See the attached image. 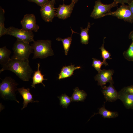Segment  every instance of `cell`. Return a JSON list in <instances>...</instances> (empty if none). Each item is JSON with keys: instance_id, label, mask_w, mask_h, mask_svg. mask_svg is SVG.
Segmentation results:
<instances>
[{"instance_id": "9", "label": "cell", "mask_w": 133, "mask_h": 133, "mask_svg": "<svg viewBox=\"0 0 133 133\" xmlns=\"http://www.w3.org/2000/svg\"><path fill=\"white\" fill-rule=\"evenodd\" d=\"M20 23L22 29L27 31L36 32L39 28V26L36 24L35 16L33 14H27L24 15Z\"/></svg>"}, {"instance_id": "27", "label": "cell", "mask_w": 133, "mask_h": 133, "mask_svg": "<svg viewBox=\"0 0 133 133\" xmlns=\"http://www.w3.org/2000/svg\"><path fill=\"white\" fill-rule=\"evenodd\" d=\"M28 1L34 2L36 3L38 5L41 6L43 4L47 3L49 0H27Z\"/></svg>"}, {"instance_id": "10", "label": "cell", "mask_w": 133, "mask_h": 133, "mask_svg": "<svg viewBox=\"0 0 133 133\" xmlns=\"http://www.w3.org/2000/svg\"><path fill=\"white\" fill-rule=\"evenodd\" d=\"M113 73L112 70L103 69L98 73L94 78L98 81V85L102 86L107 83L113 82L112 76Z\"/></svg>"}, {"instance_id": "13", "label": "cell", "mask_w": 133, "mask_h": 133, "mask_svg": "<svg viewBox=\"0 0 133 133\" xmlns=\"http://www.w3.org/2000/svg\"><path fill=\"white\" fill-rule=\"evenodd\" d=\"M17 90L22 96L23 100V106L21 110L26 107L29 103L39 102L38 100L34 101V100L33 95L30 92V89L29 88H25L24 87H22L18 88Z\"/></svg>"}, {"instance_id": "5", "label": "cell", "mask_w": 133, "mask_h": 133, "mask_svg": "<svg viewBox=\"0 0 133 133\" xmlns=\"http://www.w3.org/2000/svg\"><path fill=\"white\" fill-rule=\"evenodd\" d=\"M118 3L114 1L112 3L109 4H104L100 0H97L95 2L93 11L90 17L94 19L99 18L105 16L107 13L111 12V10L113 8L117 7Z\"/></svg>"}, {"instance_id": "15", "label": "cell", "mask_w": 133, "mask_h": 133, "mask_svg": "<svg viewBox=\"0 0 133 133\" xmlns=\"http://www.w3.org/2000/svg\"><path fill=\"white\" fill-rule=\"evenodd\" d=\"M74 66L72 65L67 66H63L60 73L58 75V79L60 80L70 77L73 75L75 70L81 68L80 66L75 67Z\"/></svg>"}, {"instance_id": "28", "label": "cell", "mask_w": 133, "mask_h": 133, "mask_svg": "<svg viewBox=\"0 0 133 133\" xmlns=\"http://www.w3.org/2000/svg\"><path fill=\"white\" fill-rule=\"evenodd\" d=\"M121 90L130 94L133 95V85L124 87Z\"/></svg>"}, {"instance_id": "30", "label": "cell", "mask_w": 133, "mask_h": 133, "mask_svg": "<svg viewBox=\"0 0 133 133\" xmlns=\"http://www.w3.org/2000/svg\"><path fill=\"white\" fill-rule=\"evenodd\" d=\"M128 4L130 10L133 14V0Z\"/></svg>"}, {"instance_id": "14", "label": "cell", "mask_w": 133, "mask_h": 133, "mask_svg": "<svg viewBox=\"0 0 133 133\" xmlns=\"http://www.w3.org/2000/svg\"><path fill=\"white\" fill-rule=\"evenodd\" d=\"M118 98L125 107L128 109H133V95L121 90L118 92Z\"/></svg>"}, {"instance_id": "16", "label": "cell", "mask_w": 133, "mask_h": 133, "mask_svg": "<svg viewBox=\"0 0 133 133\" xmlns=\"http://www.w3.org/2000/svg\"><path fill=\"white\" fill-rule=\"evenodd\" d=\"M37 70L34 71L33 77H32L33 82L31 86L32 87L35 88V85L36 84L42 83L43 85L45 87V85L43 83V81L44 80H47V79H45L44 78V75H43L41 73V70H39L40 64L38 63Z\"/></svg>"}, {"instance_id": "6", "label": "cell", "mask_w": 133, "mask_h": 133, "mask_svg": "<svg viewBox=\"0 0 133 133\" xmlns=\"http://www.w3.org/2000/svg\"><path fill=\"white\" fill-rule=\"evenodd\" d=\"M6 34L12 36L16 38L17 39L28 43L34 41V35L32 31H26L22 29H19L12 26L9 27L7 28Z\"/></svg>"}, {"instance_id": "35", "label": "cell", "mask_w": 133, "mask_h": 133, "mask_svg": "<svg viewBox=\"0 0 133 133\" xmlns=\"http://www.w3.org/2000/svg\"></svg>"}, {"instance_id": "8", "label": "cell", "mask_w": 133, "mask_h": 133, "mask_svg": "<svg viewBox=\"0 0 133 133\" xmlns=\"http://www.w3.org/2000/svg\"><path fill=\"white\" fill-rule=\"evenodd\" d=\"M54 4L51 1L49 0L40 6L41 16L42 19L46 22H52L56 15Z\"/></svg>"}, {"instance_id": "17", "label": "cell", "mask_w": 133, "mask_h": 133, "mask_svg": "<svg viewBox=\"0 0 133 133\" xmlns=\"http://www.w3.org/2000/svg\"><path fill=\"white\" fill-rule=\"evenodd\" d=\"M11 51L6 46L0 48V64L3 65H6L10 59V55Z\"/></svg>"}, {"instance_id": "23", "label": "cell", "mask_w": 133, "mask_h": 133, "mask_svg": "<svg viewBox=\"0 0 133 133\" xmlns=\"http://www.w3.org/2000/svg\"><path fill=\"white\" fill-rule=\"evenodd\" d=\"M60 100V104L62 105L64 108H67L70 102L72 101L71 97H70L66 94H63L58 97Z\"/></svg>"}, {"instance_id": "32", "label": "cell", "mask_w": 133, "mask_h": 133, "mask_svg": "<svg viewBox=\"0 0 133 133\" xmlns=\"http://www.w3.org/2000/svg\"><path fill=\"white\" fill-rule=\"evenodd\" d=\"M79 0H72V2L74 4L76 3Z\"/></svg>"}, {"instance_id": "29", "label": "cell", "mask_w": 133, "mask_h": 133, "mask_svg": "<svg viewBox=\"0 0 133 133\" xmlns=\"http://www.w3.org/2000/svg\"><path fill=\"white\" fill-rule=\"evenodd\" d=\"M132 0H114V1L117 2L118 3L122 4H125V3L128 4Z\"/></svg>"}, {"instance_id": "12", "label": "cell", "mask_w": 133, "mask_h": 133, "mask_svg": "<svg viewBox=\"0 0 133 133\" xmlns=\"http://www.w3.org/2000/svg\"><path fill=\"white\" fill-rule=\"evenodd\" d=\"M75 4L71 2L69 5L64 4L60 5L56 9V16L59 19H65L70 17Z\"/></svg>"}, {"instance_id": "19", "label": "cell", "mask_w": 133, "mask_h": 133, "mask_svg": "<svg viewBox=\"0 0 133 133\" xmlns=\"http://www.w3.org/2000/svg\"><path fill=\"white\" fill-rule=\"evenodd\" d=\"M99 114L104 118H115L118 116V113L116 112H112L107 110L104 106L99 108L98 112L95 114Z\"/></svg>"}, {"instance_id": "4", "label": "cell", "mask_w": 133, "mask_h": 133, "mask_svg": "<svg viewBox=\"0 0 133 133\" xmlns=\"http://www.w3.org/2000/svg\"><path fill=\"white\" fill-rule=\"evenodd\" d=\"M12 49L14 53L11 58L20 60H28L30 54L33 53V49L29 43L17 39Z\"/></svg>"}, {"instance_id": "11", "label": "cell", "mask_w": 133, "mask_h": 133, "mask_svg": "<svg viewBox=\"0 0 133 133\" xmlns=\"http://www.w3.org/2000/svg\"><path fill=\"white\" fill-rule=\"evenodd\" d=\"M110 83L108 86L102 87L101 91L106 100L112 102L119 99L118 93L113 86V82Z\"/></svg>"}, {"instance_id": "25", "label": "cell", "mask_w": 133, "mask_h": 133, "mask_svg": "<svg viewBox=\"0 0 133 133\" xmlns=\"http://www.w3.org/2000/svg\"><path fill=\"white\" fill-rule=\"evenodd\" d=\"M125 58L129 61H133V42L132 43L128 49L123 53Z\"/></svg>"}, {"instance_id": "1", "label": "cell", "mask_w": 133, "mask_h": 133, "mask_svg": "<svg viewBox=\"0 0 133 133\" xmlns=\"http://www.w3.org/2000/svg\"><path fill=\"white\" fill-rule=\"evenodd\" d=\"M9 70L15 73L23 81H28L33 70L29 64V60H21L11 58L5 65H3L0 73L4 70Z\"/></svg>"}, {"instance_id": "18", "label": "cell", "mask_w": 133, "mask_h": 133, "mask_svg": "<svg viewBox=\"0 0 133 133\" xmlns=\"http://www.w3.org/2000/svg\"><path fill=\"white\" fill-rule=\"evenodd\" d=\"M87 96L86 92L83 90L79 89L78 87L74 89V92L71 97L73 101H83Z\"/></svg>"}, {"instance_id": "2", "label": "cell", "mask_w": 133, "mask_h": 133, "mask_svg": "<svg viewBox=\"0 0 133 133\" xmlns=\"http://www.w3.org/2000/svg\"><path fill=\"white\" fill-rule=\"evenodd\" d=\"M51 43V41L48 40L34 41L31 44L34 54L33 59H44L53 55Z\"/></svg>"}, {"instance_id": "3", "label": "cell", "mask_w": 133, "mask_h": 133, "mask_svg": "<svg viewBox=\"0 0 133 133\" xmlns=\"http://www.w3.org/2000/svg\"><path fill=\"white\" fill-rule=\"evenodd\" d=\"M18 84L10 77H6L0 84L1 97L5 100H11L19 103L16 98V91Z\"/></svg>"}, {"instance_id": "33", "label": "cell", "mask_w": 133, "mask_h": 133, "mask_svg": "<svg viewBox=\"0 0 133 133\" xmlns=\"http://www.w3.org/2000/svg\"><path fill=\"white\" fill-rule=\"evenodd\" d=\"M51 1L54 4L55 3V0H51Z\"/></svg>"}, {"instance_id": "7", "label": "cell", "mask_w": 133, "mask_h": 133, "mask_svg": "<svg viewBox=\"0 0 133 133\" xmlns=\"http://www.w3.org/2000/svg\"><path fill=\"white\" fill-rule=\"evenodd\" d=\"M111 15L115 16L118 18L123 19L125 21L132 23L133 22V14L130 10L128 5L122 4L117 10L114 12H110L105 16Z\"/></svg>"}, {"instance_id": "21", "label": "cell", "mask_w": 133, "mask_h": 133, "mask_svg": "<svg viewBox=\"0 0 133 133\" xmlns=\"http://www.w3.org/2000/svg\"><path fill=\"white\" fill-rule=\"evenodd\" d=\"M5 11L1 7L0 8V37L6 34L7 28L4 26Z\"/></svg>"}, {"instance_id": "31", "label": "cell", "mask_w": 133, "mask_h": 133, "mask_svg": "<svg viewBox=\"0 0 133 133\" xmlns=\"http://www.w3.org/2000/svg\"><path fill=\"white\" fill-rule=\"evenodd\" d=\"M129 39H131L133 42V31L131 32L129 36Z\"/></svg>"}, {"instance_id": "26", "label": "cell", "mask_w": 133, "mask_h": 133, "mask_svg": "<svg viewBox=\"0 0 133 133\" xmlns=\"http://www.w3.org/2000/svg\"><path fill=\"white\" fill-rule=\"evenodd\" d=\"M93 60L92 66L98 71L100 72L102 70L101 67L102 65H105L104 62L101 61L100 60L93 58Z\"/></svg>"}, {"instance_id": "22", "label": "cell", "mask_w": 133, "mask_h": 133, "mask_svg": "<svg viewBox=\"0 0 133 133\" xmlns=\"http://www.w3.org/2000/svg\"><path fill=\"white\" fill-rule=\"evenodd\" d=\"M72 34L71 37H68L66 38L62 39L61 38L58 37L56 39V40L57 41H61L62 42L65 54L66 55L67 54L72 40Z\"/></svg>"}, {"instance_id": "20", "label": "cell", "mask_w": 133, "mask_h": 133, "mask_svg": "<svg viewBox=\"0 0 133 133\" xmlns=\"http://www.w3.org/2000/svg\"><path fill=\"white\" fill-rule=\"evenodd\" d=\"M91 25L89 22H88L86 28L84 29L82 27L81 28V42L83 44L86 45L88 43L89 36L88 33Z\"/></svg>"}, {"instance_id": "34", "label": "cell", "mask_w": 133, "mask_h": 133, "mask_svg": "<svg viewBox=\"0 0 133 133\" xmlns=\"http://www.w3.org/2000/svg\"><path fill=\"white\" fill-rule=\"evenodd\" d=\"M63 1H64L65 0H63Z\"/></svg>"}, {"instance_id": "24", "label": "cell", "mask_w": 133, "mask_h": 133, "mask_svg": "<svg viewBox=\"0 0 133 133\" xmlns=\"http://www.w3.org/2000/svg\"><path fill=\"white\" fill-rule=\"evenodd\" d=\"M104 39H103V43L101 47L100 48L101 51V55L102 58L103 59V62L105 64V66L108 65V64L106 62V60L107 59H111L110 58V54L105 49L104 47Z\"/></svg>"}]
</instances>
